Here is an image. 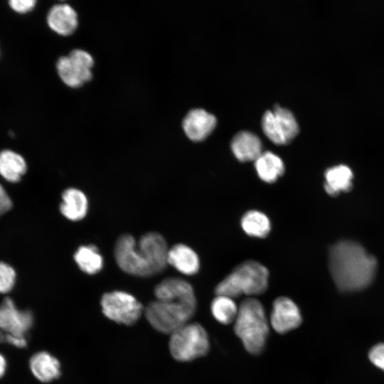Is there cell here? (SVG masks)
<instances>
[{
	"label": "cell",
	"mask_w": 384,
	"mask_h": 384,
	"mask_svg": "<svg viewBox=\"0 0 384 384\" xmlns=\"http://www.w3.org/2000/svg\"><path fill=\"white\" fill-rule=\"evenodd\" d=\"M168 264L179 272L193 275L198 272L200 261L196 252L185 244H176L169 249Z\"/></svg>",
	"instance_id": "2e32d148"
},
{
	"label": "cell",
	"mask_w": 384,
	"mask_h": 384,
	"mask_svg": "<svg viewBox=\"0 0 384 384\" xmlns=\"http://www.w3.org/2000/svg\"><path fill=\"white\" fill-rule=\"evenodd\" d=\"M231 149L235 156L240 161H255L262 151L260 138L252 132L241 131L231 141Z\"/></svg>",
	"instance_id": "ac0fdd59"
},
{
	"label": "cell",
	"mask_w": 384,
	"mask_h": 384,
	"mask_svg": "<svg viewBox=\"0 0 384 384\" xmlns=\"http://www.w3.org/2000/svg\"><path fill=\"white\" fill-rule=\"evenodd\" d=\"M137 246L154 274L161 272L166 267L169 248L161 234L149 232L142 235L137 242Z\"/></svg>",
	"instance_id": "8fae6325"
},
{
	"label": "cell",
	"mask_w": 384,
	"mask_h": 384,
	"mask_svg": "<svg viewBox=\"0 0 384 384\" xmlns=\"http://www.w3.org/2000/svg\"><path fill=\"white\" fill-rule=\"evenodd\" d=\"M100 304L107 318L127 326L135 324L143 310L142 304L132 294L119 290L104 294Z\"/></svg>",
	"instance_id": "52a82bcc"
},
{
	"label": "cell",
	"mask_w": 384,
	"mask_h": 384,
	"mask_svg": "<svg viewBox=\"0 0 384 384\" xmlns=\"http://www.w3.org/2000/svg\"><path fill=\"white\" fill-rule=\"evenodd\" d=\"M5 342L17 348H24L27 345L26 336L5 334Z\"/></svg>",
	"instance_id": "f546056e"
},
{
	"label": "cell",
	"mask_w": 384,
	"mask_h": 384,
	"mask_svg": "<svg viewBox=\"0 0 384 384\" xmlns=\"http://www.w3.org/2000/svg\"><path fill=\"white\" fill-rule=\"evenodd\" d=\"M94 59L87 51L76 48L58 58L57 73L63 83L72 88L82 86L92 79Z\"/></svg>",
	"instance_id": "8992f818"
},
{
	"label": "cell",
	"mask_w": 384,
	"mask_h": 384,
	"mask_svg": "<svg viewBox=\"0 0 384 384\" xmlns=\"http://www.w3.org/2000/svg\"><path fill=\"white\" fill-rule=\"evenodd\" d=\"M215 124L214 115L203 109H193L185 116L182 127L190 139L199 142L211 133Z\"/></svg>",
	"instance_id": "5bb4252c"
},
{
	"label": "cell",
	"mask_w": 384,
	"mask_h": 384,
	"mask_svg": "<svg viewBox=\"0 0 384 384\" xmlns=\"http://www.w3.org/2000/svg\"><path fill=\"white\" fill-rule=\"evenodd\" d=\"M114 255L118 267L127 274L142 277L154 275L135 238L129 234H122L117 238Z\"/></svg>",
	"instance_id": "ba28073f"
},
{
	"label": "cell",
	"mask_w": 384,
	"mask_h": 384,
	"mask_svg": "<svg viewBox=\"0 0 384 384\" xmlns=\"http://www.w3.org/2000/svg\"><path fill=\"white\" fill-rule=\"evenodd\" d=\"M255 167L259 178L266 183H274L284 172L282 159L272 151L262 152L255 161Z\"/></svg>",
	"instance_id": "44dd1931"
},
{
	"label": "cell",
	"mask_w": 384,
	"mask_h": 384,
	"mask_svg": "<svg viewBox=\"0 0 384 384\" xmlns=\"http://www.w3.org/2000/svg\"><path fill=\"white\" fill-rule=\"evenodd\" d=\"M11 207L12 201L4 188L0 184V216L8 212Z\"/></svg>",
	"instance_id": "f1b7e54d"
},
{
	"label": "cell",
	"mask_w": 384,
	"mask_h": 384,
	"mask_svg": "<svg viewBox=\"0 0 384 384\" xmlns=\"http://www.w3.org/2000/svg\"><path fill=\"white\" fill-rule=\"evenodd\" d=\"M196 309L195 306L181 302L156 299L148 304L145 314L156 330L171 334L188 324Z\"/></svg>",
	"instance_id": "5b68a950"
},
{
	"label": "cell",
	"mask_w": 384,
	"mask_h": 384,
	"mask_svg": "<svg viewBox=\"0 0 384 384\" xmlns=\"http://www.w3.org/2000/svg\"><path fill=\"white\" fill-rule=\"evenodd\" d=\"M156 299L174 301L196 307V299L191 284L177 277L166 278L154 289Z\"/></svg>",
	"instance_id": "4fadbf2b"
},
{
	"label": "cell",
	"mask_w": 384,
	"mask_h": 384,
	"mask_svg": "<svg viewBox=\"0 0 384 384\" xmlns=\"http://www.w3.org/2000/svg\"><path fill=\"white\" fill-rule=\"evenodd\" d=\"M5 333L0 332V343L5 342Z\"/></svg>",
	"instance_id": "1f68e13d"
},
{
	"label": "cell",
	"mask_w": 384,
	"mask_h": 384,
	"mask_svg": "<svg viewBox=\"0 0 384 384\" xmlns=\"http://www.w3.org/2000/svg\"><path fill=\"white\" fill-rule=\"evenodd\" d=\"M262 127L265 135L276 144L290 142L299 132V125L289 110L276 105L267 110L262 119Z\"/></svg>",
	"instance_id": "9c48e42d"
},
{
	"label": "cell",
	"mask_w": 384,
	"mask_h": 384,
	"mask_svg": "<svg viewBox=\"0 0 384 384\" xmlns=\"http://www.w3.org/2000/svg\"><path fill=\"white\" fill-rule=\"evenodd\" d=\"M234 331L247 352H262L269 335V324L262 303L255 298L244 299L238 306Z\"/></svg>",
	"instance_id": "7a4b0ae2"
},
{
	"label": "cell",
	"mask_w": 384,
	"mask_h": 384,
	"mask_svg": "<svg viewBox=\"0 0 384 384\" xmlns=\"http://www.w3.org/2000/svg\"><path fill=\"white\" fill-rule=\"evenodd\" d=\"M213 317L222 324H230L235 321L238 307L234 299L224 295H216L210 304Z\"/></svg>",
	"instance_id": "d4e9b609"
},
{
	"label": "cell",
	"mask_w": 384,
	"mask_h": 384,
	"mask_svg": "<svg viewBox=\"0 0 384 384\" xmlns=\"http://www.w3.org/2000/svg\"><path fill=\"white\" fill-rule=\"evenodd\" d=\"M73 258L81 271L88 274H97L103 267V257L94 245L80 246L75 251Z\"/></svg>",
	"instance_id": "603a6c76"
},
{
	"label": "cell",
	"mask_w": 384,
	"mask_h": 384,
	"mask_svg": "<svg viewBox=\"0 0 384 384\" xmlns=\"http://www.w3.org/2000/svg\"><path fill=\"white\" fill-rule=\"evenodd\" d=\"M16 280L15 270L9 265L0 262V294L9 292Z\"/></svg>",
	"instance_id": "484cf974"
},
{
	"label": "cell",
	"mask_w": 384,
	"mask_h": 384,
	"mask_svg": "<svg viewBox=\"0 0 384 384\" xmlns=\"http://www.w3.org/2000/svg\"><path fill=\"white\" fill-rule=\"evenodd\" d=\"M241 227L247 235L263 238L269 234L271 223L265 213L252 210L246 212L242 217Z\"/></svg>",
	"instance_id": "cb8c5ba5"
},
{
	"label": "cell",
	"mask_w": 384,
	"mask_h": 384,
	"mask_svg": "<svg viewBox=\"0 0 384 384\" xmlns=\"http://www.w3.org/2000/svg\"><path fill=\"white\" fill-rule=\"evenodd\" d=\"M369 358L373 364L384 370V343L373 346L369 352Z\"/></svg>",
	"instance_id": "4316f807"
},
{
	"label": "cell",
	"mask_w": 384,
	"mask_h": 384,
	"mask_svg": "<svg viewBox=\"0 0 384 384\" xmlns=\"http://www.w3.org/2000/svg\"><path fill=\"white\" fill-rule=\"evenodd\" d=\"M269 272L258 262L245 261L237 266L215 289L216 295L235 299L241 295L264 293L268 287Z\"/></svg>",
	"instance_id": "3957f363"
},
{
	"label": "cell",
	"mask_w": 384,
	"mask_h": 384,
	"mask_svg": "<svg viewBox=\"0 0 384 384\" xmlns=\"http://www.w3.org/2000/svg\"><path fill=\"white\" fill-rule=\"evenodd\" d=\"M87 210L88 200L82 191L68 188L62 193L60 211L65 218L71 221H78L86 216Z\"/></svg>",
	"instance_id": "e0dca14e"
},
{
	"label": "cell",
	"mask_w": 384,
	"mask_h": 384,
	"mask_svg": "<svg viewBox=\"0 0 384 384\" xmlns=\"http://www.w3.org/2000/svg\"><path fill=\"white\" fill-rule=\"evenodd\" d=\"M6 369V361L4 356L0 353V378L3 377Z\"/></svg>",
	"instance_id": "4dcf8cb0"
},
{
	"label": "cell",
	"mask_w": 384,
	"mask_h": 384,
	"mask_svg": "<svg viewBox=\"0 0 384 384\" xmlns=\"http://www.w3.org/2000/svg\"><path fill=\"white\" fill-rule=\"evenodd\" d=\"M29 366L34 377L43 383L51 382L60 375L59 361L46 351L38 352L32 356Z\"/></svg>",
	"instance_id": "d6986e66"
},
{
	"label": "cell",
	"mask_w": 384,
	"mask_h": 384,
	"mask_svg": "<svg viewBox=\"0 0 384 384\" xmlns=\"http://www.w3.org/2000/svg\"><path fill=\"white\" fill-rule=\"evenodd\" d=\"M48 26L56 33L69 36L75 32L78 25L76 11L68 4L53 6L47 15Z\"/></svg>",
	"instance_id": "9a60e30c"
},
{
	"label": "cell",
	"mask_w": 384,
	"mask_h": 384,
	"mask_svg": "<svg viewBox=\"0 0 384 384\" xmlns=\"http://www.w3.org/2000/svg\"><path fill=\"white\" fill-rule=\"evenodd\" d=\"M36 3V1L35 0H11L9 1L12 9L20 13L27 12L31 10Z\"/></svg>",
	"instance_id": "83f0119b"
},
{
	"label": "cell",
	"mask_w": 384,
	"mask_h": 384,
	"mask_svg": "<svg viewBox=\"0 0 384 384\" xmlns=\"http://www.w3.org/2000/svg\"><path fill=\"white\" fill-rule=\"evenodd\" d=\"M33 321L31 311L18 309L9 297H6L0 305V330L5 334L26 336Z\"/></svg>",
	"instance_id": "30bf717a"
},
{
	"label": "cell",
	"mask_w": 384,
	"mask_h": 384,
	"mask_svg": "<svg viewBox=\"0 0 384 384\" xmlns=\"http://www.w3.org/2000/svg\"><path fill=\"white\" fill-rule=\"evenodd\" d=\"M375 258L359 244L341 241L329 250V270L337 287L343 292L361 290L373 281Z\"/></svg>",
	"instance_id": "6da1fadb"
},
{
	"label": "cell",
	"mask_w": 384,
	"mask_h": 384,
	"mask_svg": "<svg viewBox=\"0 0 384 384\" xmlns=\"http://www.w3.org/2000/svg\"><path fill=\"white\" fill-rule=\"evenodd\" d=\"M302 317L297 305L289 298L279 297L272 304L270 324L279 334H286L299 326Z\"/></svg>",
	"instance_id": "7c38bea8"
},
{
	"label": "cell",
	"mask_w": 384,
	"mask_h": 384,
	"mask_svg": "<svg viewBox=\"0 0 384 384\" xmlns=\"http://www.w3.org/2000/svg\"><path fill=\"white\" fill-rule=\"evenodd\" d=\"M209 339L206 329L198 323H188L171 334L169 350L174 359L191 361L207 354Z\"/></svg>",
	"instance_id": "277c9868"
},
{
	"label": "cell",
	"mask_w": 384,
	"mask_h": 384,
	"mask_svg": "<svg viewBox=\"0 0 384 384\" xmlns=\"http://www.w3.org/2000/svg\"><path fill=\"white\" fill-rule=\"evenodd\" d=\"M324 189L332 196L341 191H348L352 187L353 173L349 167L338 165L328 169L324 174Z\"/></svg>",
	"instance_id": "ffe728a7"
},
{
	"label": "cell",
	"mask_w": 384,
	"mask_h": 384,
	"mask_svg": "<svg viewBox=\"0 0 384 384\" xmlns=\"http://www.w3.org/2000/svg\"><path fill=\"white\" fill-rule=\"evenodd\" d=\"M26 171V163L18 154L4 150L0 152V174L6 181L16 183Z\"/></svg>",
	"instance_id": "7402d4cb"
}]
</instances>
